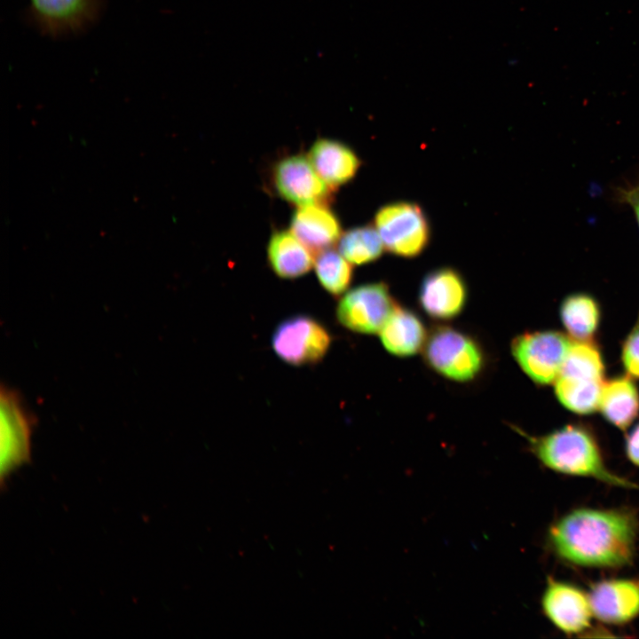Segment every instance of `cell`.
<instances>
[{
	"label": "cell",
	"instance_id": "obj_1",
	"mask_svg": "<svg viewBox=\"0 0 639 639\" xmlns=\"http://www.w3.org/2000/svg\"><path fill=\"white\" fill-rule=\"evenodd\" d=\"M636 517L623 509H574L548 529L554 553L567 563L593 568L628 564L635 552Z\"/></svg>",
	"mask_w": 639,
	"mask_h": 639
},
{
	"label": "cell",
	"instance_id": "obj_2",
	"mask_svg": "<svg viewBox=\"0 0 639 639\" xmlns=\"http://www.w3.org/2000/svg\"><path fill=\"white\" fill-rule=\"evenodd\" d=\"M524 436L532 454L553 471L592 477L619 487L638 488L606 467L596 437L582 424H567L540 437Z\"/></svg>",
	"mask_w": 639,
	"mask_h": 639
},
{
	"label": "cell",
	"instance_id": "obj_3",
	"mask_svg": "<svg viewBox=\"0 0 639 639\" xmlns=\"http://www.w3.org/2000/svg\"><path fill=\"white\" fill-rule=\"evenodd\" d=\"M422 355L432 371L459 383L474 382L487 365L482 343L472 335L448 325H438L429 331Z\"/></svg>",
	"mask_w": 639,
	"mask_h": 639
},
{
	"label": "cell",
	"instance_id": "obj_4",
	"mask_svg": "<svg viewBox=\"0 0 639 639\" xmlns=\"http://www.w3.org/2000/svg\"><path fill=\"white\" fill-rule=\"evenodd\" d=\"M374 226L384 248L402 257L419 256L428 246L430 227L422 209L411 201H395L375 213Z\"/></svg>",
	"mask_w": 639,
	"mask_h": 639
},
{
	"label": "cell",
	"instance_id": "obj_5",
	"mask_svg": "<svg viewBox=\"0 0 639 639\" xmlns=\"http://www.w3.org/2000/svg\"><path fill=\"white\" fill-rule=\"evenodd\" d=\"M570 337L552 329L526 331L515 336L511 355L535 384L554 383L572 345Z\"/></svg>",
	"mask_w": 639,
	"mask_h": 639
},
{
	"label": "cell",
	"instance_id": "obj_6",
	"mask_svg": "<svg viewBox=\"0 0 639 639\" xmlns=\"http://www.w3.org/2000/svg\"><path fill=\"white\" fill-rule=\"evenodd\" d=\"M271 343L280 359L300 367L322 360L331 346L332 336L318 320L297 314L285 319L276 327Z\"/></svg>",
	"mask_w": 639,
	"mask_h": 639
},
{
	"label": "cell",
	"instance_id": "obj_7",
	"mask_svg": "<svg viewBox=\"0 0 639 639\" xmlns=\"http://www.w3.org/2000/svg\"><path fill=\"white\" fill-rule=\"evenodd\" d=\"M396 304L386 283H366L341 297L335 315L343 327L354 333L378 334Z\"/></svg>",
	"mask_w": 639,
	"mask_h": 639
},
{
	"label": "cell",
	"instance_id": "obj_8",
	"mask_svg": "<svg viewBox=\"0 0 639 639\" xmlns=\"http://www.w3.org/2000/svg\"><path fill=\"white\" fill-rule=\"evenodd\" d=\"M102 0H29L28 17L44 36L77 35L98 21Z\"/></svg>",
	"mask_w": 639,
	"mask_h": 639
},
{
	"label": "cell",
	"instance_id": "obj_9",
	"mask_svg": "<svg viewBox=\"0 0 639 639\" xmlns=\"http://www.w3.org/2000/svg\"><path fill=\"white\" fill-rule=\"evenodd\" d=\"M272 182L278 195L298 206L327 203L334 192L315 170L308 156H284L273 165Z\"/></svg>",
	"mask_w": 639,
	"mask_h": 639
},
{
	"label": "cell",
	"instance_id": "obj_10",
	"mask_svg": "<svg viewBox=\"0 0 639 639\" xmlns=\"http://www.w3.org/2000/svg\"><path fill=\"white\" fill-rule=\"evenodd\" d=\"M469 298L462 274L451 267H440L426 274L418 293L422 311L437 321H449L464 311Z\"/></svg>",
	"mask_w": 639,
	"mask_h": 639
},
{
	"label": "cell",
	"instance_id": "obj_11",
	"mask_svg": "<svg viewBox=\"0 0 639 639\" xmlns=\"http://www.w3.org/2000/svg\"><path fill=\"white\" fill-rule=\"evenodd\" d=\"M1 477L27 462L30 454L31 420L18 395L1 390Z\"/></svg>",
	"mask_w": 639,
	"mask_h": 639
},
{
	"label": "cell",
	"instance_id": "obj_12",
	"mask_svg": "<svg viewBox=\"0 0 639 639\" xmlns=\"http://www.w3.org/2000/svg\"><path fill=\"white\" fill-rule=\"evenodd\" d=\"M540 603L548 619L568 635L586 631L594 616L588 595L572 584L555 579L548 580Z\"/></svg>",
	"mask_w": 639,
	"mask_h": 639
},
{
	"label": "cell",
	"instance_id": "obj_13",
	"mask_svg": "<svg viewBox=\"0 0 639 639\" xmlns=\"http://www.w3.org/2000/svg\"><path fill=\"white\" fill-rule=\"evenodd\" d=\"M594 617L621 625L639 616V582L614 579L596 583L588 594Z\"/></svg>",
	"mask_w": 639,
	"mask_h": 639
},
{
	"label": "cell",
	"instance_id": "obj_14",
	"mask_svg": "<svg viewBox=\"0 0 639 639\" xmlns=\"http://www.w3.org/2000/svg\"><path fill=\"white\" fill-rule=\"evenodd\" d=\"M290 231L312 253L331 248L343 233L339 218L327 203L298 206L291 217Z\"/></svg>",
	"mask_w": 639,
	"mask_h": 639
},
{
	"label": "cell",
	"instance_id": "obj_15",
	"mask_svg": "<svg viewBox=\"0 0 639 639\" xmlns=\"http://www.w3.org/2000/svg\"><path fill=\"white\" fill-rule=\"evenodd\" d=\"M317 173L331 190L351 182L360 168V159L348 145L320 138L312 145L308 154Z\"/></svg>",
	"mask_w": 639,
	"mask_h": 639
},
{
	"label": "cell",
	"instance_id": "obj_16",
	"mask_svg": "<svg viewBox=\"0 0 639 639\" xmlns=\"http://www.w3.org/2000/svg\"><path fill=\"white\" fill-rule=\"evenodd\" d=\"M378 335L390 355L409 358L422 351L429 331L415 312L397 304Z\"/></svg>",
	"mask_w": 639,
	"mask_h": 639
},
{
	"label": "cell",
	"instance_id": "obj_17",
	"mask_svg": "<svg viewBox=\"0 0 639 639\" xmlns=\"http://www.w3.org/2000/svg\"><path fill=\"white\" fill-rule=\"evenodd\" d=\"M266 251L271 269L281 279L302 277L314 264L312 252L290 230L274 232L270 237Z\"/></svg>",
	"mask_w": 639,
	"mask_h": 639
},
{
	"label": "cell",
	"instance_id": "obj_18",
	"mask_svg": "<svg viewBox=\"0 0 639 639\" xmlns=\"http://www.w3.org/2000/svg\"><path fill=\"white\" fill-rule=\"evenodd\" d=\"M598 409L613 426L626 430L639 414V391L629 375L604 381Z\"/></svg>",
	"mask_w": 639,
	"mask_h": 639
},
{
	"label": "cell",
	"instance_id": "obj_19",
	"mask_svg": "<svg viewBox=\"0 0 639 639\" xmlns=\"http://www.w3.org/2000/svg\"><path fill=\"white\" fill-rule=\"evenodd\" d=\"M560 319L567 334L574 341H591L601 320L597 300L588 293L568 295L560 304Z\"/></svg>",
	"mask_w": 639,
	"mask_h": 639
},
{
	"label": "cell",
	"instance_id": "obj_20",
	"mask_svg": "<svg viewBox=\"0 0 639 639\" xmlns=\"http://www.w3.org/2000/svg\"><path fill=\"white\" fill-rule=\"evenodd\" d=\"M604 363L592 341L572 343L557 377L578 382H604ZM556 377V378H557Z\"/></svg>",
	"mask_w": 639,
	"mask_h": 639
},
{
	"label": "cell",
	"instance_id": "obj_21",
	"mask_svg": "<svg viewBox=\"0 0 639 639\" xmlns=\"http://www.w3.org/2000/svg\"><path fill=\"white\" fill-rule=\"evenodd\" d=\"M385 249L375 226L362 225L343 233L338 251L351 264L363 265L376 261Z\"/></svg>",
	"mask_w": 639,
	"mask_h": 639
},
{
	"label": "cell",
	"instance_id": "obj_22",
	"mask_svg": "<svg viewBox=\"0 0 639 639\" xmlns=\"http://www.w3.org/2000/svg\"><path fill=\"white\" fill-rule=\"evenodd\" d=\"M313 266L320 284L333 296L343 295L352 282L351 264L332 248L317 253Z\"/></svg>",
	"mask_w": 639,
	"mask_h": 639
},
{
	"label": "cell",
	"instance_id": "obj_23",
	"mask_svg": "<svg viewBox=\"0 0 639 639\" xmlns=\"http://www.w3.org/2000/svg\"><path fill=\"white\" fill-rule=\"evenodd\" d=\"M621 361L629 376L639 378V319L623 342Z\"/></svg>",
	"mask_w": 639,
	"mask_h": 639
},
{
	"label": "cell",
	"instance_id": "obj_24",
	"mask_svg": "<svg viewBox=\"0 0 639 639\" xmlns=\"http://www.w3.org/2000/svg\"><path fill=\"white\" fill-rule=\"evenodd\" d=\"M614 198L619 203L626 204L633 209L639 226V177L632 182L617 186L614 190Z\"/></svg>",
	"mask_w": 639,
	"mask_h": 639
},
{
	"label": "cell",
	"instance_id": "obj_25",
	"mask_svg": "<svg viewBox=\"0 0 639 639\" xmlns=\"http://www.w3.org/2000/svg\"><path fill=\"white\" fill-rule=\"evenodd\" d=\"M626 454L631 462L639 467V423L633 428L627 437Z\"/></svg>",
	"mask_w": 639,
	"mask_h": 639
}]
</instances>
